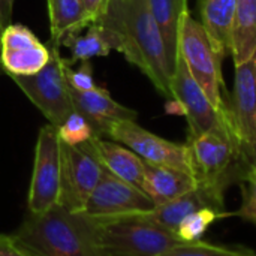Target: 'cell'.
Returning <instances> with one entry per match:
<instances>
[{
	"mask_svg": "<svg viewBox=\"0 0 256 256\" xmlns=\"http://www.w3.org/2000/svg\"><path fill=\"white\" fill-rule=\"evenodd\" d=\"M52 57L36 75L12 76V81L22 90L32 104L45 116L50 124L58 128L74 112L69 87L63 74V56L60 48L50 44Z\"/></svg>",
	"mask_w": 256,
	"mask_h": 256,
	"instance_id": "52a82bcc",
	"label": "cell"
},
{
	"mask_svg": "<svg viewBox=\"0 0 256 256\" xmlns=\"http://www.w3.org/2000/svg\"><path fill=\"white\" fill-rule=\"evenodd\" d=\"M202 26L224 60L231 54V28L237 0H198Z\"/></svg>",
	"mask_w": 256,
	"mask_h": 256,
	"instance_id": "ac0fdd59",
	"label": "cell"
},
{
	"mask_svg": "<svg viewBox=\"0 0 256 256\" xmlns=\"http://www.w3.org/2000/svg\"><path fill=\"white\" fill-rule=\"evenodd\" d=\"M194 189H196V180L190 172L146 162L142 190L154 206L170 202Z\"/></svg>",
	"mask_w": 256,
	"mask_h": 256,
	"instance_id": "e0dca14e",
	"label": "cell"
},
{
	"mask_svg": "<svg viewBox=\"0 0 256 256\" xmlns=\"http://www.w3.org/2000/svg\"><path fill=\"white\" fill-rule=\"evenodd\" d=\"M228 104L230 122L244 160L256 146V52L236 66L234 90Z\"/></svg>",
	"mask_w": 256,
	"mask_h": 256,
	"instance_id": "4fadbf2b",
	"label": "cell"
},
{
	"mask_svg": "<svg viewBox=\"0 0 256 256\" xmlns=\"http://www.w3.org/2000/svg\"><path fill=\"white\" fill-rule=\"evenodd\" d=\"M102 172L104 166L86 142L68 146L60 141V189L57 204L72 213H82Z\"/></svg>",
	"mask_w": 256,
	"mask_h": 256,
	"instance_id": "ba28073f",
	"label": "cell"
},
{
	"mask_svg": "<svg viewBox=\"0 0 256 256\" xmlns=\"http://www.w3.org/2000/svg\"><path fill=\"white\" fill-rule=\"evenodd\" d=\"M60 189V141L57 129L45 124L39 129L34 147L33 172L28 188V213L42 214L52 208Z\"/></svg>",
	"mask_w": 256,
	"mask_h": 256,
	"instance_id": "9c48e42d",
	"label": "cell"
},
{
	"mask_svg": "<svg viewBox=\"0 0 256 256\" xmlns=\"http://www.w3.org/2000/svg\"><path fill=\"white\" fill-rule=\"evenodd\" d=\"M86 144L105 170L116 177L142 189L146 162L136 153L112 140H104L96 135H93Z\"/></svg>",
	"mask_w": 256,
	"mask_h": 256,
	"instance_id": "9a60e30c",
	"label": "cell"
},
{
	"mask_svg": "<svg viewBox=\"0 0 256 256\" xmlns=\"http://www.w3.org/2000/svg\"><path fill=\"white\" fill-rule=\"evenodd\" d=\"M12 238L27 256H99L92 218L58 204L42 214L28 213Z\"/></svg>",
	"mask_w": 256,
	"mask_h": 256,
	"instance_id": "7a4b0ae2",
	"label": "cell"
},
{
	"mask_svg": "<svg viewBox=\"0 0 256 256\" xmlns=\"http://www.w3.org/2000/svg\"><path fill=\"white\" fill-rule=\"evenodd\" d=\"M81 2L93 22H96V20L99 18V15L102 14V10L108 3V0H81Z\"/></svg>",
	"mask_w": 256,
	"mask_h": 256,
	"instance_id": "f1b7e54d",
	"label": "cell"
},
{
	"mask_svg": "<svg viewBox=\"0 0 256 256\" xmlns=\"http://www.w3.org/2000/svg\"><path fill=\"white\" fill-rule=\"evenodd\" d=\"M99 256H159L184 243L146 214L92 218Z\"/></svg>",
	"mask_w": 256,
	"mask_h": 256,
	"instance_id": "3957f363",
	"label": "cell"
},
{
	"mask_svg": "<svg viewBox=\"0 0 256 256\" xmlns=\"http://www.w3.org/2000/svg\"><path fill=\"white\" fill-rule=\"evenodd\" d=\"M2 30H3V28H2V26H0V34H2ZM2 72H3V70H2V64H0V74H2Z\"/></svg>",
	"mask_w": 256,
	"mask_h": 256,
	"instance_id": "1f68e13d",
	"label": "cell"
},
{
	"mask_svg": "<svg viewBox=\"0 0 256 256\" xmlns=\"http://www.w3.org/2000/svg\"><path fill=\"white\" fill-rule=\"evenodd\" d=\"M106 138H111L112 141L130 148L144 162L171 166L192 174V162L188 144H177L164 140L146 130L134 120H118L111 123Z\"/></svg>",
	"mask_w": 256,
	"mask_h": 256,
	"instance_id": "30bf717a",
	"label": "cell"
},
{
	"mask_svg": "<svg viewBox=\"0 0 256 256\" xmlns=\"http://www.w3.org/2000/svg\"><path fill=\"white\" fill-rule=\"evenodd\" d=\"M63 74H64L66 84L76 92H87L96 87L90 60L82 62L81 66L75 70L72 69V66H68L64 63V57H63Z\"/></svg>",
	"mask_w": 256,
	"mask_h": 256,
	"instance_id": "4316f807",
	"label": "cell"
},
{
	"mask_svg": "<svg viewBox=\"0 0 256 256\" xmlns=\"http://www.w3.org/2000/svg\"><path fill=\"white\" fill-rule=\"evenodd\" d=\"M201 208H213L220 213H225V202L218 201L214 196H212L204 189L198 188L170 201L162 206H156L153 212L146 213V218L168 231L177 234V230L180 224L192 213L201 210Z\"/></svg>",
	"mask_w": 256,
	"mask_h": 256,
	"instance_id": "2e32d148",
	"label": "cell"
},
{
	"mask_svg": "<svg viewBox=\"0 0 256 256\" xmlns=\"http://www.w3.org/2000/svg\"><path fill=\"white\" fill-rule=\"evenodd\" d=\"M152 198L140 188L116 177L104 168L102 177L86 202L82 213L90 218L146 214L154 210Z\"/></svg>",
	"mask_w": 256,
	"mask_h": 256,
	"instance_id": "8fae6325",
	"label": "cell"
},
{
	"mask_svg": "<svg viewBox=\"0 0 256 256\" xmlns=\"http://www.w3.org/2000/svg\"><path fill=\"white\" fill-rule=\"evenodd\" d=\"M228 216H234V213H228V212L220 213L213 208H201V210L189 214L180 224V226L177 230V236L184 243L200 242L202 234H206V231L214 220H218L220 218H228Z\"/></svg>",
	"mask_w": 256,
	"mask_h": 256,
	"instance_id": "603a6c76",
	"label": "cell"
},
{
	"mask_svg": "<svg viewBox=\"0 0 256 256\" xmlns=\"http://www.w3.org/2000/svg\"><path fill=\"white\" fill-rule=\"evenodd\" d=\"M192 174L196 186L224 202V192L236 178L242 180L246 160L232 135L208 132L188 138Z\"/></svg>",
	"mask_w": 256,
	"mask_h": 256,
	"instance_id": "277c9868",
	"label": "cell"
},
{
	"mask_svg": "<svg viewBox=\"0 0 256 256\" xmlns=\"http://www.w3.org/2000/svg\"><path fill=\"white\" fill-rule=\"evenodd\" d=\"M63 46L70 50V57L64 58L68 66H72L76 62H87L93 57H105L112 51L102 28L96 22L90 24L84 33L68 38L63 42Z\"/></svg>",
	"mask_w": 256,
	"mask_h": 256,
	"instance_id": "7402d4cb",
	"label": "cell"
},
{
	"mask_svg": "<svg viewBox=\"0 0 256 256\" xmlns=\"http://www.w3.org/2000/svg\"><path fill=\"white\" fill-rule=\"evenodd\" d=\"M51 42L54 46H63V42L93 24L81 0H46Z\"/></svg>",
	"mask_w": 256,
	"mask_h": 256,
	"instance_id": "d6986e66",
	"label": "cell"
},
{
	"mask_svg": "<svg viewBox=\"0 0 256 256\" xmlns=\"http://www.w3.org/2000/svg\"><path fill=\"white\" fill-rule=\"evenodd\" d=\"M50 45L42 44L24 24H8L0 34L2 70L12 76H30L40 72L51 60Z\"/></svg>",
	"mask_w": 256,
	"mask_h": 256,
	"instance_id": "7c38bea8",
	"label": "cell"
},
{
	"mask_svg": "<svg viewBox=\"0 0 256 256\" xmlns=\"http://www.w3.org/2000/svg\"><path fill=\"white\" fill-rule=\"evenodd\" d=\"M152 15L162 34L170 69L174 74L178 58V38L184 14L188 12V0H147Z\"/></svg>",
	"mask_w": 256,
	"mask_h": 256,
	"instance_id": "ffe728a7",
	"label": "cell"
},
{
	"mask_svg": "<svg viewBox=\"0 0 256 256\" xmlns=\"http://www.w3.org/2000/svg\"><path fill=\"white\" fill-rule=\"evenodd\" d=\"M246 162H248V164H254V165H255V166H256V146H255V147H254V150L250 152V154L248 156Z\"/></svg>",
	"mask_w": 256,
	"mask_h": 256,
	"instance_id": "4dcf8cb0",
	"label": "cell"
},
{
	"mask_svg": "<svg viewBox=\"0 0 256 256\" xmlns=\"http://www.w3.org/2000/svg\"><path fill=\"white\" fill-rule=\"evenodd\" d=\"M0 256H27L14 242L12 236H0Z\"/></svg>",
	"mask_w": 256,
	"mask_h": 256,
	"instance_id": "83f0119b",
	"label": "cell"
},
{
	"mask_svg": "<svg viewBox=\"0 0 256 256\" xmlns=\"http://www.w3.org/2000/svg\"><path fill=\"white\" fill-rule=\"evenodd\" d=\"M69 87V86H68ZM69 96L74 111L80 112L92 126L96 136H106L111 123L118 120H136L138 112L118 104L104 87H94L87 92H76L69 87Z\"/></svg>",
	"mask_w": 256,
	"mask_h": 256,
	"instance_id": "5bb4252c",
	"label": "cell"
},
{
	"mask_svg": "<svg viewBox=\"0 0 256 256\" xmlns=\"http://www.w3.org/2000/svg\"><path fill=\"white\" fill-rule=\"evenodd\" d=\"M243 204L236 216H240L249 222L256 224V166L254 164H246L243 176Z\"/></svg>",
	"mask_w": 256,
	"mask_h": 256,
	"instance_id": "484cf974",
	"label": "cell"
},
{
	"mask_svg": "<svg viewBox=\"0 0 256 256\" xmlns=\"http://www.w3.org/2000/svg\"><path fill=\"white\" fill-rule=\"evenodd\" d=\"M178 54L184 58L190 75L204 90L210 102L222 112L228 114V104L220 87H225L222 76V58L216 52L204 26L188 10L182 21L178 38Z\"/></svg>",
	"mask_w": 256,
	"mask_h": 256,
	"instance_id": "5b68a950",
	"label": "cell"
},
{
	"mask_svg": "<svg viewBox=\"0 0 256 256\" xmlns=\"http://www.w3.org/2000/svg\"><path fill=\"white\" fill-rule=\"evenodd\" d=\"M256 52V0H237L231 28V54L238 66Z\"/></svg>",
	"mask_w": 256,
	"mask_h": 256,
	"instance_id": "44dd1931",
	"label": "cell"
},
{
	"mask_svg": "<svg viewBox=\"0 0 256 256\" xmlns=\"http://www.w3.org/2000/svg\"><path fill=\"white\" fill-rule=\"evenodd\" d=\"M111 50L136 66L165 98L172 100L165 44L147 0H108L96 20Z\"/></svg>",
	"mask_w": 256,
	"mask_h": 256,
	"instance_id": "6da1fadb",
	"label": "cell"
},
{
	"mask_svg": "<svg viewBox=\"0 0 256 256\" xmlns=\"http://www.w3.org/2000/svg\"><path fill=\"white\" fill-rule=\"evenodd\" d=\"M56 129L58 140L68 146H81L94 135L90 123L76 111L70 112L66 120Z\"/></svg>",
	"mask_w": 256,
	"mask_h": 256,
	"instance_id": "d4e9b609",
	"label": "cell"
},
{
	"mask_svg": "<svg viewBox=\"0 0 256 256\" xmlns=\"http://www.w3.org/2000/svg\"><path fill=\"white\" fill-rule=\"evenodd\" d=\"M14 3L15 0H0V26L4 28L10 24L12 14H14Z\"/></svg>",
	"mask_w": 256,
	"mask_h": 256,
	"instance_id": "f546056e",
	"label": "cell"
},
{
	"mask_svg": "<svg viewBox=\"0 0 256 256\" xmlns=\"http://www.w3.org/2000/svg\"><path fill=\"white\" fill-rule=\"evenodd\" d=\"M159 256H256L249 249H231L224 246H214L204 242H192L177 244Z\"/></svg>",
	"mask_w": 256,
	"mask_h": 256,
	"instance_id": "cb8c5ba5",
	"label": "cell"
},
{
	"mask_svg": "<svg viewBox=\"0 0 256 256\" xmlns=\"http://www.w3.org/2000/svg\"><path fill=\"white\" fill-rule=\"evenodd\" d=\"M172 100L180 106L189 124V136H196L208 132L234 135L230 116L219 111L204 90L190 75L184 58L178 54L176 70L171 76ZM237 140V138H236Z\"/></svg>",
	"mask_w": 256,
	"mask_h": 256,
	"instance_id": "8992f818",
	"label": "cell"
}]
</instances>
